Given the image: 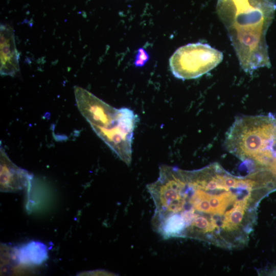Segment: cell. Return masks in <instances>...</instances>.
Masks as SVG:
<instances>
[{"label": "cell", "mask_w": 276, "mask_h": 276, "mask_svg": "<svg viewBox=\"0 0 276 276\" xmlns=\"http://www.w3.org/2000/svg\"><path fill=\"white\" fill-rule=\"evenodd\" d=\"M275 10L273 0H217V13L246 73L271 66L266 35Z\"/></svg>", "instance_id": "cell-1"}, {"label": "cell", "mask_w": 276, "mask_h": 276, "mask_svg": "<svg viewBox=\"0 0 276 276\" xmlns=\"http://www.w3.org/2000/svg\"><path fill=\"white\" fill-rule=\"evenodd\" d=\"M74 92L78 108L93 130L129 166L137 115L128 108L113 107L82 87H75Z\"/></svg>", "instance_id": "cell-2"}, {"label": "cell", "mask_w": 276, "mask_h": 276, "mask_svg": "<svg viewBox=\"0 0 276 276\" xmlns=\"http://www.w3.org/2000/svg\"><path fill=\"white\" fill-rule=\"evenodd\" d=\"M224 146L243 160L270 167L276 153V120L271 114L238 117L226 133Z\"/></svg>", "instance_id": "cell-3"}, {"label": "cell", "mask_w": 276, "mask_h": 276, "mask_svg": "<svg viewBox=\"0 0 276 276\" xmlns=\"http://www.w3.org/2000/svg\"><path fill=\"white\" fill-rule=\"evenodd\" d=\"M223 58L220 51L207 43H189L177 49L169 60L170 70L177 78H199L210 72Z\"/></svg>", "instance_id": "cell-4"}, {"label": "cell", "mask_w": 276, "mask_h": 276, "mask_svg": "<svg viewBox=\"0 0 276 276\" xmlns=\"http://www.w3.org/2000/svg\"><path fill=\"white\" fill-rule=\"evenodd\" d=\"M1 74L13 76L19 71V54L16 49L14 31L8 25L0 29Z\"/></svg>", "instance_id": "cell-5"}, {"label": "cell", "mask_w": 276, "mask_h": 276, "mask_svg": "<svg viewBox=\"0 0 276 276\" xmlns=\"http://www.w3.org/2000/svg\"><path fill=\"white\" fill-rule=\"evenodd\" d=\"M0 154L1 191L14 192L22 189L29 183L31 175L13 164L2 146Z\"/></svg>", "instance_id": "cell-6"}, {"label": "cell", "mask_w": 276, "mask_h": 276, "mask_svg": "<svg viewBox=\"0 0 276 276\" xmlns=\"http://www.w3.org/2000/svg\"><path fill=\"white\" fill-rule=\"evenodd\" d=\"M15 257L21 264L39 265L48 258L47 247L40 242L32 241L17 248Z\"/></svg>", "instance_id": "cell-7"}, {"label": "cell", "mask_w": 276, "mask_h": 276, "mask_svg": "<svg viewBox=\"0 0 276 276\" xmlns=\"http://www.w3.org/2000/svg\"><path fill=\"white\" fill-rule=\"evenodd\" d=\"M250 194L247 195L242 199L236 200L233 208L224 214L222 227L226 231L236 229L241 225L243 220L245 211L248 204Z\"/></svg>", "instance_id": "cell-8"}, {"label": "cell", "mask_w": 276, "mask_h": 276, "mask_svg": "<svg viewBox=\"0 0 276 276\" xmlns=\"http://www.w3.org/2000/svg\"><path fill=\"white\" fill-rule=\"evenodd\" d=\"M236 196L231 191H224L219 194H210L209 202L213 214L222 215L228 205L235 201Z\"/></svg>", "instance_id": "cell-9"}, {"label": "cell", "mask_w": 276, "mask_h": 276, "mask_svg": "<svg viewBox=\"0 0 276 276\" xmlns=\"http://www.w3.org/2000/svg\"><path fill=\"white\" fill-rule=\"evenodd\" d=\"M149 55L146 51L142 48L138 50L134 61V65L136 66H142L149 59Z\"/></svg>", "instance_id": "cell-10"}]
</instances>
